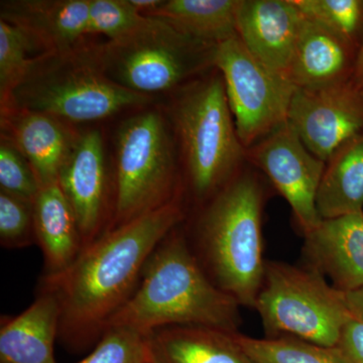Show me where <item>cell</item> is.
<instances>
[{"instance_id": "obj_1", "label": "cell", "mask_w": 363, "mask_h": 363, "mask_svg": "<svg viewBox=\"0 0 363 363\" xmlns=\"http://www.w3.org/2000/svg\"><path fill=\"white\" fill-rule=\"evenodd\" d=\"M184 217L181 203L173 200L107 231L63 274L42 279L59 298V338L69 350L96 345L109 319L138 288L150 255Z\"/></svg>"}, {"instance_id": "obj_2", "label": "cell", "mask_w": 363, "mask_h": 363, "mask_svg": "<svg viewBox=\"0 0 363 363\" xmlns=\"http://www.w3.org/2000/svg\"><path fill=\"white\" fill-rule=\"evenodd\" d=\"M178 227L150 255L138 288L105 329L152 333L164 327L207 326L238 332L240 303L208 278Z\"/></svg>"}, {"instance_id": "obj_3", "label": "cell", "mask_w": 363, "mask_h": 363, "mask_svg": "<svg viewBox=\"0 0 363 363\" xmlns=\"http://www.w3.org/2000/svg\"><path fill=\"white\" fill-rule=\"evenodd\" d=\"M167 116L191 193L209 202L247 162L220 72L215 68L173 92Z\"/></svg>"}, {"instance_id": "obj_4", "label": "cell", "mask_w": 363, "mask_h": 363, "mask_svg": "<svg viewBox=\"0 0 363 363\" xmlns=\"http://www.w3.org/2000/svg\"><path fill=\"white\" fill-rule=\"evenodd\" d=\"M152 99L109 78L99 45L84 40L65 51L35 57L1 111L13 107L43 112L67 123H91L147 106Z\"/></svg>"}, {"instance_id": "obj_5", "label": "cell", "mask_w": 363, "mask_h": 363, "mask_svg": "<svg viewBox=\"0 0 363 363\" xmlns=\"http://www.w3.org/2000/svg\"><path fill=\"white\" fill-rule=\"evenodd\" d=\"M259 177L243 168L208 202L200 238L215 283L240 305L255 308L264 279Z\"/></svg>"}, {"instance_id": "obj_6", "label": "cell", "mask_w": 363, "mask_h": 363, "mask_svg": "<svg viewBox=\"0 0 363 363\" xmlns=\"http://www.w3.org/2000/svg\"><path fill=\"white\" fill-rule=\"evenodd\" d=\"M114 143V210L109 230L177 199L179 154L168 116L154 109L133 114L119 125Z\"/></svg>"}, {"instance_id": "obj_7", "label": "cell", "mask_w": 363, "mask_h": 363, "mask_svg": "<svg viewBox=\"0 0 363 363\" xmlns=\"http://www.w3.org/2000/svg\"><path fill=\"white\" fill-rule=\"evenodd\" d=\"M216 50L217 45L190 37L157 18L124 39L99 45L108 77L150 97L175 92L213 70Z\"/></svg>"}, {"instance_id": "obj_8", "label": "cell", "mask_w": 363, "mask_h": 363, "mask_svg": "<svg viewBox=\"0 0 363 363\" xmlns=\"http://www.w3.org/2000/svg\"><path fill=\"white\" fill-rule=\"evenodd\" d=\"M255 309L269 337L289 336L325 347L337 345L351 313L344 293L316 269L267 262Z\"/></svg>"}, {"instance_id": "obj_9", "label": "cell", "mask_w": 363, "mask_h": 363, "mask_svg": "<svg viewBox=\"0 0 363 363\" xmlns=\"http://www.w3.org/2000/svg\"><path fill=\"white\" fill-rule=\"evenodd\" d=\"M215 68L245 149L288 121L295 86L260 63L238 35L217 45Z\"/></svg>"}, {"instance_id": "obj_10", "label": "cell", "mask_w": 363, "mask_h": 363, "mask_svg": "<svg viewBox=\"0 0 363 363\" xmlns=\"http://www.w3.org/2000/svg\"><path fill=\"white\" fill-rule=\"evenodd\" d=\"M247 161L285 198L304 234L321 223L317 194L326 162L306 147L288 121L248 147Z\"/></svg>"}, {"instance_id": "obj_11", "label": "cell", "mask_w": 363, "mask_h": 363, "mask_svg": "<svg viewBox=\"0 0 363 363\" xmlns=\"http://www.w3.org/2000/svg\"><path fill=\"white\" fill-rule=\"evenodd\" d=\"M58 184L75 215L84 250L109 230L113 217L114 179L99 130L79 133Z\"/></svg>"}, {"instance_id": "obj_12", "label": "cell", "mask_w": 363, "mask_h": 363, "mask_svg": "<svg viewBox=\"0 0 363 363\" xmlns=\"http://www.w3.org/2000/svg\"><path fill=\"white\" fill-rule=\"evenodd\" d=\"M288 123L306 147L326 162L343 143L363 133V93L350 80L296 88Z\"/></svg>"}, {"instance_id": "obj_13", "label": "cell", "mask_w": 363, "mask_h": 363, "mask_svg": "<svg viewBox=\"0 0 363 363\" xmlns=\"http://www.w3.org/2000/svg\"><path fill=\"white\" fill-rule=\"evenodd\" d=\"M303 21L293 0H240L236 33L253 57L289 81Z\"/></svg>"}, {"instance_id": "obj_14", "label": "cell", "mask_w": 363, "mask_h": 363, "mask_svg": "<svg viewBox=\"0 0 363 363\" xmlns=\"http://www.w3.org/2000/svg\"><path fill=\"white\" fill-rule=\"evenodd\" d=\"M78 135L70 123L43 112L13 107L1 111V135L26 157L40 187L58 182Z\"/></svg>"}, {"instance_id": "obj_15", "label": "cell", "mask_w": 363, "mask_h": 363, "mask_svg": "<svg viewBox=\"0 0 363 363\" xmlns=\"http://www.w3.org/2000/svg\"><path fill=\"white\" fill-rule=\"evenodd\" d=\"M90 0H6L0 21L28 33L42 52L65 51L88 37Z\"/></svg>"}, {"instance_id": "obj_16", "label": "cell", "mask_w": 363, "mask_h": 363, "mask_svg": "<svg viewBox=\"0 0 363 363\" xmlns=\"http://www.w3.org/2000/svg\"><path fill=\"white\" fill-rule=\"evenodd\" d=\"M304 235L310 267L341 292L363 289V211L323 219Z\"/></svg>"}, {"instance_id": "obj_17", "label": "cell", "mask_w": 363, "mask_h": 363, "mask_svg": "<svg viewBox=\"0 0 363 363\" xmlns=\"http://www.w3.org/2000/svg\"><path fill=\"white\" fill-rule=\"evenodd\" d=\"M61 306L56 293L40 286L32 305L0 323V363H56Z\"/></svg>"}, {"instance_id": "obj_18", "label": "cell", "mask_w": 363, "mask_h": 363, "mask_svg": "<svg viewBox=\"0 0 363 363\" xmlns=\"http://www.w3.org/2000/svg\"><path fill=\"white\" fill-rule=\"evenodd\" d=\"M357 51L328 28L305 18L288 79L296 88L350 81Z\"/></svg>"}, {"instance_id": "obj_19", "label": "cell", "mask_w": 363, "mask_h": 363, "mask_svg": "<svg viewBox=\"0 0 363 363\" xmlns=\"http://www.w3.org/2000/svg\"><path fill=\"white\" fill-rule=\"evenodd\" d=\"M35 242L45 260L44 278L66 272L83 252L73 210L58 182L40 187L33 200Z\"/></svg>"}, {"instance_id": "obj_20", "label": "cell", "mask_w": 363, "mask_h": 363, "mask_svg": "<svg viewBox=\"0 0 363 363\" xmlns=\"http://www.w3.org/2000/svg\"><path fill=\"white\" fill-rule=\"evenodd\" d=\"M236 336L214 327H164L150 336L154 363H253Z\"/></svg>"}, {"instance_id": "obj_21", "label": "cell", "mask_w": 363, "mask_h": 363, "mask_svg": "<svg viewBox=\"0 0 363 363\" xmlns=\"http://www.w3.org/2000/svg\"><path fill=\"white\" fill-rule=\"evenodd\" d=\"M317 209L322 219L363 211V133L343 143L327 160Z\"/></svg>"}, {"instance_id": "obj_22", "label": "cell", "mask_w": 363, "mask_h": 363, "mask_svg": "<svg viewBox=\"0 0 363 363\" xmlns=\"http://www.w3.org/2000/svg\"><path fill=\"white\" fill-rule=\"evenodd\" d=\"M240 0H162L150 18H161L180 32L218 45L238 35Z\"/></svg>"}, {"instance_id": "obj_23", "label": "cell", "mask_w": 363, "mask_h": 363, "mask_svg": "<svg viewBox=\"0 0 363 363\" xmlns=\"http://www.w3.org/2000/svg\"><path fill=\"white\" fill-rule=\"evenodd\" d=\"M236 337L253 363H347L336 347H325L295 337L257 339L238 333Z\"/></svg>"}, {"instance_id": "obj_24", "label": "cell", "mask_w": 363, "mask_h": 363, "mask_svg": "<svg viewBox=\"0 0 363 363\" xmlns=\"http://www.w3.org/2000/svg\"><path fill=\"white\" fill-rule=\"evenodd\" d=\"M42 52L21 28L0 21V105L6 108L16 86Z\"/></svg>"}, {"instance_id": "obj_25", "label": "cell", "mask_w": 363, "mask_h": 363, "mask_svg": "<svg viewBox=\"0 0 363 363\" xmlns=\"http://www.w3.org/2000/svg\"><path fill=\"white\" fill-rule=\"evenodd\" d=\"M298 11L358 52L363 40V0H293Z\"/></svg>"}, {"instance_id": "obj_26", "label": "cell", "mask_w": 363, "mask_h": 363, "mask_svg": "<svg viewBox=\"0 0 363 363\" xmlns=\"http://www.w3.org/2000/svg\"><path fill=\"white\" fill-rule=\"evenodd\" d=\"M150 336L126 327H109L92 352L78 363H154Z\"/></svg>"}, {"instance_id": "obj_27", "label": "cell", "mask_w": 363, "mask_h": 363, "mask_svg": "<svg viewBox=\"0 0 363 363\" xmlns=\"http://www.w3.org/2000/svg\"><path fill=\"white\" fill-rule=\"evenodd\" d=\"M150 21L128 0H90L88 35H102L118 40L133 35Z\"/></svg>"}, {"instance_id": "obj_28", "label": "cell", "mask_w": 363, "mask_h": 363, "mask_svg": "<svg viewBox=\"0 0 363 363\" xmlns=\"http://www.w3.org/2000/svg\"><path fill=\"white\" fill-rule=\"evenodd\" d=\"M0 242L6 248H23L35 242L33 201L1 189Z\"/></svg>"}, {"instance_id": "obj_29", "label": "cell", "mask_w": 363, "mask_h": 363, "mask_svg": "<svg viewBox=\"0 0 363 363\" xmlns=\"http://www.w3.org/2000/svg\"><path fill=\"white\" fill-rule=\"evenodd\" d=\"M0 189L33 201L40 186L32 167L11 140L1 135Z\"/></svg>"}, {"instance_id": "obj_30", "label": "cell", "mask_w": 363, "mask_h": 363, "mask_svg": "<svg viewBox=\"0 0 363 363\" xmlns=\"http://www.w3.org/2000/svg\"><path fill=\"white\" fill-rule=\"evenodd\" d=\"M347 363H363V321L351 316L335 346Z\"/></svg>"}, {"instance_id": "obj_31", "label": "cell", "mask_w": 363, "mask_h": 363, "mask_svg": "<svg viewBox=\"0 0 363 363\" xmlns=\"http://www.w3.org/2000/svg\"><path fill=\"white\" fill-rule=\"evenodd\" d=\"M344 297L351 315L363 321V289L344 293Z\"/></svg>"}, {"instance_id": "obj_32", "label": "cell", "mask_w": 363, "mask_h": 363, "mask_svg": "<svg viewBox=\"0 0 363 363\" xmlns=\"http://www.w3.org/2000/svg\"><path fill=\"white\" fill-rule=\"evenodd\" d=\"M352 84L363 93V40L355 59L354 69L350 79Z\"/></svg>"}]
</instances>
